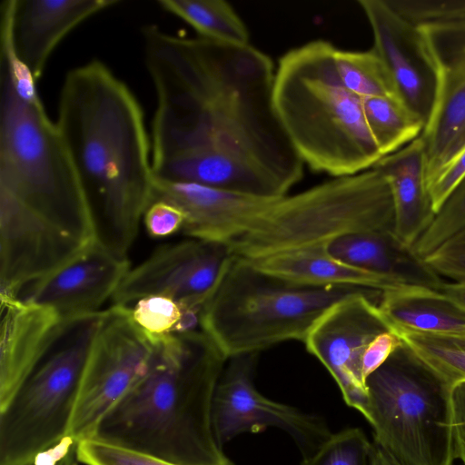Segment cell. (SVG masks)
I'll return each instance as SVG.
<instances>
[{
	"label": "cell",
	"mask_w": 465,
	"mask_h": 465,
	"mask_svg": "<svg viewBox=\"0 0 465 465\" xmlns=\"http://www.w3.org/2000/svg\"><path fill=\"white\" fill-rule=\"evenodd\" d=\"M336 50L314 40L286 52L273 84L275 111L303 163L334 178L369 170L382 158L362 97L339 75Z\"/></svg>",
	"instance_id": "obj_4"
},
{
	"label": "cell",
	"mask_w": 465,
	"mask_h": 465,
	"mask_svg": "<svg viewBox=\"0 0 465 465\" xmlns=\"http://www.w3.org/2000/svg\"><path fill=\"white\" fill-rule=\"evenodd\" d=\"M76 458L84 465H177L154 455L91 437L79 440Z\"/></svg>",
	"instance_id": "obj_32"
},
{
	"label": "cell",
	"mask_w": 465,
	"mask_h": 465,
	"mask_svg": "<svg viewBox=\"0 0 465 465\" xmlns=\"http://www.w3.org/2000/svg\"><path fill=\"white\" fill-rule=\"evenodd\" d=\"M258 353L227 360L213 400L212 420L217 443L223 447L245 432L269 427L284 430L293 440L302 459L313 455L332 435L323 419L262 395L253 382Z\"/></svg>",
	"instance_id": "obj_11"
},
{
	"label": "cell",
	"mask_w": 465,
	"mask_h": 465,
	"mask_svg": "<svg viewBox=\"0 0 465 465\" xmlns=\"http://www.w3.org/2000/svg\"><path fill=\"white\" fill-rule=\"evenodd\" d=\"M465 228V176L444 202L425 232L413 246L424 260L446 241Z\"/></svg>",
	"instance_id": "obj_30"
},
{
	"label": "cell",
	"mask_w": 465,
	"mask_h": 465,
	"mask_svg": "<svg viewBox=\"0 0 465 465\" xmlns=\"http://www.w3.org/2000/svg\"><path fill=\"white\" fill-rule=\"evenodd\" d=\"M366 387L376 445L403 465H453L452 388L402 344Z\"/></svg>",
	"instance_id": "obj_9"
},
{
	"label": "cell",
	"mask_w": 465,
	"mask_h": 465,
	"mask_svg": "<svg viewBox=\"0 0 465 465\" xmlns=\"http://www.w3.org/2000/svg\"><path fill=\"white\" fill-rule=\"evenodd\" d=\"M415 26L454 20L465 15V0H386Z\"/></svg>",
	"instance_id": "obj_33"
},
{
	"label": "cell",
	"mask_w": 465,
	"mask_h": 465,
	"mask_svg": "<svg viewBox=\"0 0 465 465\" xmlns=\"http://www.w3.org/2000/svg\"><path fill=\"white\" fill-rule=\"evenodd\" d=\"M452 406L455 454L465 465V382L453 388Z\"/></svg>",
	"instance_id": "obj_38"
},
{
	"label": "cell",
	"mask_w": 465,
	"mask_h": 465,
	"mask_svg": "<svg viewBox=\"0 0 465 465\" xmlns=\"http://www.w3.org/2000/svg\"><path fill=\"white\" fill-rule=\"evenodd\" d=\"M149 369L94 437L177 465H233L217 443L214 391L227 358L202 331L151 337Z\"/></svg>",
	"instance_id": "obj_3"
},
{
	"label": "cell",
	"mask_w": 465,
	"mask_h": 465,
	"mask_svg": "<svg viewBox=\"0 0 465 465\" xmlns=\"http://www.w3.org/2000/svg\"><path fill=\"white\" fill-rule=\"evenodd\" d=\"M382 291L369 289L334 303L314 322L303 343L327 369L348 406L363 416L367 406L362 355L390 326L378 302Z\"/></svg>",
	"instance_id": "obj_13"
},
{
	"label": "cell",
	"mask_w": 465,
	"mask_h": 465,
	"mask_svg": "<svg viewBox=\"0 0 465 465\" xmlns=\"http://www.w3.org/2000/svg\"><path fill=\"white\" fill-rule=\"evenodd\" d=\"M366 123L382 157L401 149L424 130V123L400 100L362 97Z\"/></svg>",
	"instance_id": "obj_27"
},
{
	"label": "cell",
	"mask_w": 465,
	"mask_h": 465,
	"mask_svg": "<svg viewBox=\"0 0 465 465\" xmlns=\"http://www.w3.org/2000/svg\"><path fill=\"white\" fill-rule=\"evenodd\" d=\"M378 305L391 331L465 332V310L439 290L399 285L382 291Z\"/></svg>",
	"instance_id": "obj_24"
},
{
	"label": "cell",
	"mask_w": 465,
	"mask_h": 465,
	"mask_svg": "<svg viewBox=\"0 0 465 465\" xmlns=\"http://www.w3.org/2000/svg\"><path fill=\"white\" fill-rule=\"evenodd\" d=\"M336 65L343 84L354 94L400 100L388 68L372 48L367 51L337 48Z\"/></svg>",
	"instance_id": "obj_28"
},
{
	"label": "cell",
	"mask_w": 465,
	"mask_h": 465,
	"mask_svg": "<svg viewBox=\"0 0 465 465\" xmlns=\"http://www.w3.org/2000/svg\"><path fill=\"white\" fill-rule=\"evenodd\" d=\"M428 265L441 278L465 281V253H442L435 251L424 258Z\"/></svg>",
	"instance_id": "obj_37"
},
{
	"label": "cell",
	"mask_w": 465,
	"mask_h": 465,
	"mask_svg": "<svg viewBox=\"0 0 465 465\" xmlns=\"http://www.w3.org/2000/svg\"><path fill=\"white\" fill-rule=\"evenodd\" d=\"M464 176L465 145L427 183V189L436 213Z\"/></svg>",
	"instance_id": "obj_34"
},
{
	"label": "cell",
	"mask_w": 465,
	"mask_h": 465,
	"mask_svg": "<svg viewBox=\"0 0 465 465\" xmlns=\"http://www.w3.org/2000/svg\"><path fill=\"white\" fill-rule=\"evenodd\" d=\"M55 124L87 198L96 241L127 257L153 194L151 139L139 102L108 66L92 60L66 74Z\"/></svg>",
	"instance_id": "obj_2"
},
{
	"label": "cell",
	"mask_w": 465,
	"mask_h": 465,
	"mask_svg": "<svg viewBox=\"0 0 465 465\" xmlns=\"http://www.w3.org/2000/svg\"><path fill=\"white\" fill-rule=\"evenodd\" d=\"M0 297H17L24 287L56 272L89 244L0 194Z\"/></svg>",
	"instance_id": "obj_15"
},
{
	"label": "cell",
	"mask_w": 465,
	"mask_h": 465,
	"mask_svg": "<svg viewBox=\"0 0 465 465\" xmlns=\"http://www.w3.org/2000/svg\"><path fill=\"white\" fill-rule=\"evenodd\" d=\"M0 411L31 374L62 318L52 309L17 297H0Z\"/></svg>",
	"instance_id": "obj_20"
},
{
	"label": "cell",
	"mask_w": 465,
	"mask_h": 465,
	"mask_svg": "<svg viewBox=\"0 0 465 465\" xmlns=\"http://www.w3.org/2000/svg\"><path fill=\"white\" fill-rule=\"evenodd\" d=\"M104 312L62 320L31 374L0 411V465H28L68 437L83 371Z\"/></svg>",
	"instance_id": "obj_8"
},
{
	"label": "cell",
	"mask_w": 465,
	"mask_h": 465,
	"mask_svg": "<svg viewBox=\"0 0 465 465\" xmlns=\"http://www.w3.org/2000/svg\"><path fill=\"white\" fill-rule=\"evenodd\" d=\"M439 291L465 310V281L443 282Z\"/></svg>",
	"instance_id": "obj_40"
},
{
	"label": "cell",
	"mask_w": 465,
	"mask_h": 465,
	"mask_svg": "<svg viewBox=\"0 0 465 465\" xmlns=\"http://www.w3.org/2000/svg\"><path fill=\"white\" fill-rule=\"evenodd\" d=\"M143 220L151 237L163 238L182 230L185 216L177 206L164 201H154L146 209Z\"/></svg>",
	"instance_id": "obj_35"
},
{
	"label": "cell",
	"mask_w": 465,
	"mask_h": 465,
	"mask_svg": "<svg viewBox=\"0 0 465 465\" xmlns=\"http://www.w3.org/2000/svg\"><path fill=\"white\" fill-rule=\"evenodd\" d=\"M142 35L156 97L154 178L287 195L304 163L275 111L271 58L250 44L179 36L153 25Z\"/></svg>",
	"instance_id": "obj_1"
},
{
	"label": "cell",
	"mask_w": 465,
	"mask_h": 465,
	"mask_svg": "<svg viewBox=\"0 0 465 465\" xmlns=\"http://www.w3.org/2000/svg\"><path fill=\"white\" fill-rule=\"evenodd\" d=\"M374 443L358 428L332 433L330 439L301 465H373Z\"/></svg>",
	"instance_id": "obj_29"
},
{
	"label": "cell",
	"mask_w": 465,
	"mask_h": 465,
	"mask_svg": "<svg viewBox=\"0 0 465 465\" xmlns=\"http://www.w3.org/2000/svg\"><path fill=\"white\" fill-rule=\"evenodd\" d=\"M119 0H5L0 33L36 81L60 42L76 26Z\"/></svg>",
	"instance_id": "obj_18"
},
{
	"label": "cell",
	"mask_w": 465,
	"mask_h": 465,
	"mask_svg": "<svg viewBox=\"0 0 465 465\" xmlns=\"http://www.w3.org/2000/svg\"><path fill=\"white\" fill-rule=\"evenodd\" d=\"M373 36L372 49L388 68L401 102L425 124L437 90L434 64L419 28L386 0H358Z\"/></svg>",
	"instance_id": "obj_16"
},
{
	"label": "cell",
	"mask_w": 465,
	"mask_h": 465,
	"mask_svg": "<svg viewBox=\"0 0 465 465\" xmlns=\"http://www.w3.org/2000/svg\"><path fill=\"white\" fill-rule=\"evenodd\" d=\"M418 28L437 75L433 110L420 135L428 183L465 145V15Z\"/></svg>",
	"instance_id": "obj_14"
},
{
	"label": "cell",
	"mask_w": 465,
	"mask_h": 465,
	"mask_svg": "<svg viewBox=\"0 0 465 465\" xmlns=\"http://www.w3.org/2000/svg\"><path fill=\"white\" fill-rule=\"evenodd\" d=\"M249 262L265 273L298 285L352 286L378 291L403 285L391 278L343 263L329 255L324 246L280 252Z\"/></svg>",
	"instance_id": "obj_23"
},
{
	"label": "cell",
	"mask_w": 465,
	"mask_h": 465,
	"mask_svg": "<svg viewBox=\"0 0 465 465\" xmlns=\"http://www.w3.org/2000/svg\"><path fill=\"white\" fill-rule=\"evenodd\" d=\"M129 270L127 257L95 241L56 272L24 287L17 298L50 308L62 319L95 312Z\"/></svg>",
	"instance_id": "obj_17"
},
{
	"label": "cell",
	"mask_w": 465,
	"mask_h": 465,
	"mask_svg": "<svg viewBox=\"0 0 465 465\" xmlns=\"http://www.w3.org/2000/svg\"><path fill=\"white\" fill-rule=\"evenodd\" d=\"M0 194L84 243L96 241L87 198L56 124L39 94L20 96L3 74Z\"/></svg>",
	"instance_id": "obj_5"
},
{
	"label": "cell",
	"mask_w": 465,
	"mask_h": 465,
	"mask_svg": "<svg viewBox=\"0 0 465 465\" xmlns=\"http://www.w3.org/2000/svg\"><path fill=\"white\" fill-rule=\"evenodd\" d=\"M401 344V339L391 331L376 336L362 355L361 367L365 380L379 369Z\"/></svg>",
	"instance_id": "obj_36"
},
{
	"label": "cell",
	"mask_w": 465,
	"mask_h": 465,
	"mask_svg": "<svg viewBox=\"0 0 465 465\" xmlns=\"http://www.w3.org/2000/svg\"><path fill=\"white\" fill-rule=\"evenodd\" d=\"M393 227L389 183L371 168L275 199L252 227L229 247L232 255L253 261L324 246L346 233L393 231Z\"/></svg>",
	"instance_id": "obj_7"
},
{
	"label": "cell",
	"mask_w": 465,
	"mask_h": 465,
	"mask_svg": "<svg viewBox=\"0 0 465 465\" xmlns=\"http://www.w3.org/2000/svg\"><path fill=\"white\" fill-rule=\"evenodd\" d=\"M77 442L71 437H66L54 448L39 454L28 465H77Z\"/></svg>",
	"instance_id": "obj_39"
},
{
	"label": "cell",
	"mask_w": 465,
	"mask_h": 465,
	"mask_svg": "<svg viewBox=\"0 0 465 465\" xmlns=\"http://www.w3.org/2000/svg\"><path fill=\"white\" fill-rule=\"evenodd\" d=\"M164 11L190 25L200 37L234 45H249L248 29L223 0H159Z\"/></svg>",
	"instance_id": "obj_25"
},
{
	"label": "cell",
	"mask_w": 465,
	"mask_h": 465,
	"mask_svg": "<svg viewBox=\"0 0 465 465\" xmlns=\"http://www.w3.org/2000/svg\"><path fill=\"white\" fill-rule=\"evenodd\" d=\"M131 314L134 322L150 337L189 331L183 309L167 296L143 297L131 307Z\"/></svg>",
	"instance_id": "obj_31"
},
{
	"label": "cell",
	"mask_w": 465,
	"mask_h": 465,
	"mask_svg": "<svg viewBox=\"0 0 465 465\" xmlns=\"http://www.w3.org/2000/svg\"><path fill=\"white\" fill-rule=\"evenodd\" d=\"M88 355L68 437L78 442L95 435L106 414L147 372L153 342L133 320L131 307L112 305Z\"/></svg>",
	"instance_id": "obj_10"
},
{
	"label": "cell",
	"mask_w": 465,
	"mask_h": 465,
	"mask_svg": "<svg viewBox=\"0 0 465 465\" xmlns=\"http://www.w3.org/2000/svg\"><path fill=\"white\" fill-rule=\"evenodd\" d=\"M366 290L291 283L233 255L203 304L199 324L227 359L259 353L284 341L303 342L326 310Z\"/></svg>",
	"instance_id": "obj_6"
},
{
	"label": "cell",
	"mask_w": 465,
	"mask_h": 465,
	"mask_svg": "<svg viewBox=\"0 0 465 465\" xmlns=\"http://www.w3.org/2000/svg\"><path fill=\"white\" fill-rule=\"evenodd\" d=\"M392 332L418 361L450 388L465 382V332Z\"/></svg>",
	"instance_id": "obj_26"
},
{
	"label": "cell",
	"mask_w": 465,
	"mask_h": 465,
	"mask_svg": "<svg viewBox=\"0 0 465 465\" xmlns=\"http://www.w3.org/2000/svg\"><path fill=\"white\" fill-rule=\"evenodd\" d=\"M372 168L387 179L391 191L393 232L413 250L436 215L427 189L423 139L420 136L397 152L382 157Z\"/></svg>",
	"instance_id": "obj_22"
},
{
	"label": "cell",
	"mask_w": 465,
	"mask_h": 465,
	"mask_svg": "<svg viewBox=\"0 0 465 465\" xmlns=\"http://www.w3.org/2000/svg\"><path fill=\"white\" fill-rule=\"evenodd\" d=\"M324 250L343 263L402 284L440 290L444 282L393 231L346 233L328 242Z\"/></svg>",
	"instance_id": "obj_21"
},
{
	"label": "cell",
	"mask_w": 465,
	"mask_h": 465,
	"mask_svg": "<svg viewBox=\"0 0 465 465\" xmlns=\"http://www.w3.org/2000/svg\"><path fill=\"white\" fill-rule=\"evenodd\" d=\"M275 199L197 183L153 182V202H168L183 211L184 234L228 245L244 235Z\"/></svg>",
	"instance_id": "obj_19"
},
{
	"label": "cell",
	"mask_w": 465,
	"mask_h": 465,
	"mask_svg": "<svg viewBox=\"0 0 465 465\" xmlns=\"http://www.w3.org/2000/svg\"><path fill=\"white\" fill-rule=\"evenodd\" d=\"M232 256L228 244L193 238L163 245L129 270L112 297L113 305L131 307L146 296H167L182 306L193 330Z\"/></svg>",
	"instance_id": "obj_12"
},
{
	"label": "cell",
	"mask_w": 465,
	"mask_h": 465,
	"mask_svg": "<svg viewBox=\"0 0 465 465\" xmlns=\"http://www.w3.org/2000/svg\"><path fill=\"white\" fill-rule=\"evenodd\" d=\"M435 251L450 254L465 253V228L446 241Z\"/></svg>",
	"instance_id": "obj_41"
},
{
	"label": "cell",
	"mask_w": 465,
	"mask_h": 465,
	"mask_svg": "<svg viewBox=\"0 0 465 465\" xmlns=\"http://www.w3.org/2000/svg\"><path fill=\"white\" fill-rule=\"evenodd\" d=\"M373 465H403L386 450L374 443Z\"/></svg>",
	"instance_id": "obj_42"
}]
</instances>
